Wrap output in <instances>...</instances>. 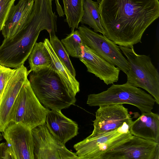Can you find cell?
<instances>
[{
    "instance_id": "obj_1",
    "label": "cell",
    "mask_w": 159,
    "mask_h": 159,
    "mask_svg": "<svg viewBox=\"0 0 159 159\" xmlns=\"http://www.w3.org/2000/svg\"><path fill=\"white\" fill-rule=\"evenodd\" d=\"M99 12L105 36L117 45L141 43L147 28L159 16L158 0H102Z\"/></svg>"
},
{
    "instance_id": "obj_2",
    "label": "cell",
    "mask_w": 159,
    "mask_h": 159,
    "mask_svg": "<svg viewBox=\"0 0 159 159\" xmlns=\"http://www.w3.org/2000/svg\"><path fill=\"white\" fill-rule=\"evenodd\" d=\"M51 24L43 15L32 14L29 22L23 30L10 38L4 39L0 46V65L16 68L28 58L40 33L51 30Z\"/></svg>"
},
{
    "instance_id": "obj_3",
    "label": "cell",
    "mask_w": 159,
    "mask_h": 159,
    "mask_svg": "<svg viewBox=\"0 0 159 159\" xmlns=\"http://www.w3.org/2000/svg\"><path fill=\"white\" fill-rule=\"evenodd\" d=\"M29 81L39 102L49 109L61 110L74 105L76 99L53 70L46 68L30 73Z\"/></svg>"
},
{
    "instance_id": "obj_4",
    "label": "cell",
    "mask_w": 159,
    "mask_h": 159,
    "mask_svg": "<svg viewBox=\"0 0 159 159\" xmlns=\"http://www.w3.org/2000/svg\"><path fill=\"white\" fill-rule=\"evenodd\" d=\"M155 100L150 94L129 83L113 84L107 89L88 95L87 104L90 106L128 104L137 107L141 113L152 111Z\"/></svg>"
},
{
    "instance_id": "obj_5",
    "label": "cell",
    "mask_w": 159,
    "mask_h": 159,
    "mask_svg": "<svg viewBox=\"0 0 159 159\" xmlns=\"http://www.w3.org/2000/svg\"><path fill=\"white\" fill-rule=\"evenodd\" d=\"M126 57L129 70L126 74L127 82L147 91L159 104V74L149 56L139 54L134 47L119 46Z\"/></svg>"
},
{
    "instance_id": "obj_6",
    "label": "cell",
    "mask_w": 159,
    "mask_h": 159,
    "mask_svg": "<svg viewBox=\"0 0 159 159\" xmlns=\"http://www.w3.org/2000/svg\"><path fill=\"white\" fill-rule=\"evenodd\" d=\"M49 111L39 102L28 79L15 99L11 112V122L22 123L32 129L45 123Z\"/></svg>"
},
{
    "instance_id": "obj_7",
    "label": "cell",
    "mask_w": 159,
    "mask_h": 159,
    "mask_svg": "<svg viewBox=\"0 0 159 159\" xmlns=\"http://www.w3.org/2000/svg\"><path fill=\"white\" fill-rule=\"evenodd\" d=\"M132 121L125 122L116 129L95 136L87 137L73 148L80 159H100L103 155L129 139Z\"/></svg>"
},
{
    "instance_id": "obj_8",
    "label": "cell",
    "mask_w": 159,
    "mask_h": 159,
    "mask_svg": "<svg viewBox=\"0 0 159 159\" xmlns=\"http://www.w3.org/2000/svg\"><path fill=\"white\" fill-rule=\"evenodd\" d=\"M78 29L84 44L127 74L129 70L128 62L116 44L105 35L99 34L84 25L79 27Z\"/></svg>"
},
{
    "instance_id": "obj_9",
    "label": "cell",
    "mask_w": 159,
    "mask_h": 159,
    "mask_svg": "<svg viewBox=\"0 0 159 159\" xmlns=\"http://www.w3.org/2000/svg\"><path fill=\"white\" fill-rule=\"evenodd\" d=\"M31 130L34 159H80L51 134L45 123Z\"/></svg>"
},
{
    "instance_id": "obj_10",
    "label": "cell",
    "mask_w": 159,
    "mask_h": 159,
    "mask_svg": "<svg viewBox=\"0 0 159 159\" xmlns=\"http://www.w3.org/2000/svg\"><path fill=\"white\" fill-rule=\"evenodd\" d=\"M100 159H159V143L133 135Z\"/></svg>"
},
{
    "instance_id": "obj_11",
    "label": "cell",
    "mask_w": 159,
    "mask_h": 159,
    "mask_svg": "<svg viewBox=\"0 0 159 159\" xmlns=\"http://www.w3.org/2000/svg\"><path fill=\"white\" fill-rule=\"evenodd\" d=\"M3 133L12 159H34L31 129L21 123L11 122Z\"/></svg>"
},
{
    "instance_id": "obj_12",
    "label": "cell",
    "mask_w": 159,
    "mask_h": 159,
    "mask_svg": "<svg viewBox=\"0 0 159 159\" xmlns=\"http://www.w3.org/2000/svg\"><path fill=\"white\" fill-rule=\"evenodd\" d=\"M99 107L95 112V119L93 121V129L90 136H95L115 130L125 123L132 121L128 109L122 104Z\"/></svg>"
},
{
    "instance_id": "obj_13",
    "label": "cell",
    "mask_w": 159,
    "mask_h": 159,
    "mask_svg": "<svg viewBox=\"0 0 159 159\" xmlns=\"http://www.w3.org/2000/svg\"><path fill=\"white\" fill-rule=\"evenodd\" d=\"M29 75L24 64L16 68L0 100V132H3L11 123V114L15 99L26 82Z\"/></svg>"
},
{
    "instance_id": "obj_14",
    "label": "cell",
    "mask_w": 159,
    "mask_h": 159,
    "mask_svg": "<svg viewBox=\"0 0 159 159\" xmlns=\"http://www.w3.org/2000/svg\"><path fill=\"white\" fill-rule=\"evenodd\" d=\"M79 59L86 66L87 71L93 74L106 84H113L118 81L119 69L105 60L84 44Z\"/></svg>"
},
{
    "instance_id": "obj_15",
    "label": "cell",
    "mask_w": 159,
    "mask_h": 159,
    "mask_svg": "<svg viewBox=\"0 0 159 159\" xmlns=\"http://www.w3.org/2000/svg\"><path fill=\"white\" fill-rule=\"evenodd\" d=\"M34 4V0H20L16 5H13L2 30L4 39L13 37L26 27Z\"/></svg>"
},
{
    "instance_id": "obj_16",
    "label": "cell",
    "mask_w": 159,
    "mask_h": 159,
    "mask_svg": "<svg viewBox=\"0 0 159 159\" xmlns=\"http://www.w3.org/2000/svg\"><path fill=\"white\" fill-rule=\"evenodd\" d=\"M45 124L51 134L64 145L79 133L76 122L65 116L60 110H50Z\"/></svg>"
},
{
    "instance_id": "obj_17",
    "label": "cell",
    "mask_w": 159,
    "mask_h": 159,
    "mask_svg": "<svg viewBox=\"0 0 159 159\" xmlns=\"http://www.w3.org/2000/svg\"><path fill=\"white\" fill-rule=\"evenodd\" d=\"M132 135L159 143V116L152 111L142 113L132 121L129 129Z\"/></svg>"
},
{
    "instance_id": "obj_18",
    "label": "cell",
    "mask_w": 159,
    "mask_h": 159,
    "mask_svg": "<svg viewBox=\"0 0 159 159\" xmlns=\"http://www.w3.org/2000/svg\"><path fill=\"white\" fill-rule=\"evenodd\" d=\"M43 43L48 51L52 60L50 68L59 76L69 92L75 97L80 91V83L67 68L61 62L55 53L49 40L44 39Z\"/></svg>"
},
{
    "instance_id": "obj_19",
    "label": "cell",
    "mask_w": 159,
    "mask_h": 159,
    "mask_svg": "<svg viewBox=\"0 0 159 159\" xmlns=\"http://www.w3.org/2000/svg\"><path fill=\"white\" fill-rule=\"evenodd\" d=\"M30 70L29 74L33 71L46 68H50L52 60L43 42H36L28 58Z\"/></svg>"
},
{
    "instance_id": "obj_20",
    "label": "cell",
    "mask_w": 159,
    "mask_h": 159,
    "mask_svg": "<svg viewBox=\"0 0 159 159\" xmlns=\"http://www.w3.org/2000/svg\"><path fill=\"white\" fill-rule=\"evenodd\" d=\"M99 4L92 0H84L83 14L80 22L82 24L88 25L94 31L105 35V30L102 26L99 12Z\"/></svg>"
},
{
    "instance_id": "obj_21",
    "label": "cell",
    "mask_w": 159,
    "mask_h": 159,
    "mask_svg": "<svg viewBox=\"0 0 159 159\" xmlns=\"http://www.w3.org/2000/svg\"><path fill=\"white\" fill-rule=\"evenodd\" d=\"M64 12L67 22L71 32L78 29L83 14L84 0H62Z\"/></svg>"
},
{
    "instance_id": "obj_22",
    "label": "cell",
    "mask_w": 159,
    "mask_h": 159,
    "mask_svg": "<svg viewBox=\"0 0 159 159\" xmlns=\"http://www.w3.org/2000/svg\"><path fill=\"white\" fill-rule=\"evenodd\" d=\"M61 42L69 55L80 58L84 43L78 30L71 32L65 38L61 39Z\"/></svg>"
},
{
    "instance_id": "obj_23",
    "label": "cell",
    "mask_w": 159,
    "mask_h": 159,
    "mask_svg": "<svg viewBox=\"0 0 159 159\" xmlns=\"http://www.w3.org/2000/svg\"><path fill=\"white\" fill-rule=\"evenodd\" d=\"M49 42L57 57L71 74L76 76V71L70 59L69 55L61 41L56 34L49 35Z\"/></svg>"
},
{
    "instance_id": "obj_24",
    "label": "cell",
    "mask_w": 159,
    "mask_h": 159,
    "mask_svg": "<svg viewBox=\"0 0 159 159\" xmlns=\"http://www.w3.org/2000/svg\"><path fill=\"white\" fill-rule=\"evenodd\" d=\"M15 70L16 68L12 69L0 65V100L8 82Z\"/></svg>"
},
{
    "instance_id": "obj_25",
    "label": "cell",
    "mask_w": 159,
    "mask_h": 159,
    "mask_svg": "<svg viewBox=\"0 0 159 159\" xmlns=\"http://www.w3.org/2000/svg\"><path fill=\"white\" fill-rule=\"evenodd\" d=\"M16 0H0V31Z\"/></svg>"
},
{
    "instance_id": "obj_26",
    "label": "cell",
    "mask_w": 159,
    "mask_h": 159,
    "mask_svg": "<svg viewBox=\"0 0 159 159\" xmlns=\"http://www.w3.org/2000/svg\"><path fill=\"white\" fill-rule=\"evenodd\" d=\"M0 159H12L6 142L0 143Z\"/></svg>"
},
{
    "instance_id": "obj_27",
    "label": "cell",
    "mask_w": 159,
    "mask_h": 159,
    "mask_svg": "<svg viewBox=\"0 0 159 159\" xmlns=\"http://www.w3.org/2000/svg\"><path fill=\"white\" fill-rule=\"evenodd\" d=\"M55 3L56 5V10L59 16L60 17L64 16V12L59 3V0H55Z\"/></svg>"
},
{
    "instance_id": "obj_28",
    "label": "cell",
    "mask_w": 159,
    "mask_h": 159,
    "mask_svg": "<svg viewBox=\"0 0 159 159\" xmlns=\"http://www.w3.org/2000/svg\"><path fill=\"white\" fill-rule=\"evenodd\" d=\"M0 139H2V135L1 134V133L0 132Z\"/></svg>"
},
{
    "instance_id": "obj_29",
    "label": "cell",
    "mask_w": 159,
    "mask_h": 159,
    "mask_svg": "<svg viewBox=\"0 0 159 159\" xmlns=\"http://www.w3.org/2000/svg\"><path fill=\"white\" fill-rule=\"evenodd\" d=\"M97 2L99 4L100 2H101V1H102V0H97Z\"/></svg>"
},
{
    "instance_id": "obj_30",
    "label": "cell",
    "mask_w": 159,
    "mask_h": 159,
    "mask_svg": "<svg viewBox=\"0 0 159 159\" xmlns=\"http://www.w3.org/2000/svg\"><path fill=\"white\" fill-rule=\"evenodd\" d=\"M2 139H0V141H1Z\"/></svg>"
}]
</instances>
